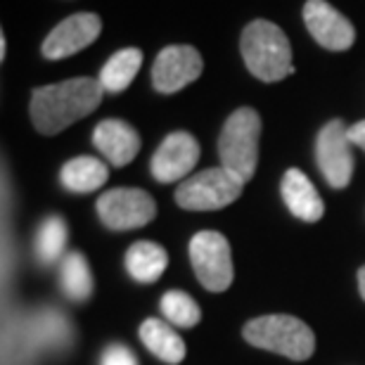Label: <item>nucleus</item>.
Instances as JSON below:
<instances>
[{
	"label": "nucleus",
	"instance_id": "12",
	"mask_svg": "<svg viewBox=\"0 0 365 365\" xmlns=\"http://www.w3.org/2000/svg\"><path fill=\"white\" fill-rule=\"evenodd\" d=\"M200 143L195 140L192 133H187V130L169 133L152 157V176L159 182L185 180V176H190V171L200 162Z\"/></svg>",
	"mask_w": 365,
	"mask_h": 365
},
{
	"label": "nucleus",
	"instance_id": "13",
	"mask_svg": "<svg viewBox=\"0 0 365 365\" xmlns=\"http://www.w3.org/2000/svg\"><path fill=\"white\" fill-rule=\"evenodd\" d=\"M93 145L112 166H126L140 152V135L121 119H105L93 130Z\"/></svg>",
	"mask_w": 365,
	"mask_h": 365
},
{
	"label": "nucleus",
	"instance_id": "4",
	"mask_svg": "<svg viewBox=\"0 0 365 365\" xmlns=\"http://www.w3.org/2000/svg\"><path fill=\"white\" fill-rule=\"evenodd\" d=\"M245 339L252 346L280 354L292 361H306L316 351V334L304 320L284 313L254 318L245 325Z\"/></svg>",
	"mask_w": 365,
	"mask_h": 365
},
{
	"label": "nucleus",
	"instance_id": "8",
	"mask_svg": "<svg viewBox=\"0 0 365 365\" xmlns=\"http://www.w3.org/2000/svg\"><path fill=\"white\" fill-rule=\"evenodd\" d=\"M349 126L341 119L327 121L316 140V162L327 185L334 190H344L354 178V152Z\"/></svg>",
	"mask_w": 365,
	"mask_h": 365
},
{
	"label": "nucleus",
	"instance_id": "17",
	"mask_svg": "<svg viewBox=\"0 0 365 365\" xmlns=\"http://www.w3.org/2000/svg\"><path fill=\"white\" fill-rule=\"evenodd\" d=\"M109 178V169L105 162H100L98 157H74L62 166L60 180L69 192L76 195H88L100 190Z\"/></svg>",
	"mask_w": 365,
	"mask_h": 365
},
{
	"label": "nucleus",
	"instance_id": "20",
	"mask_svg": "<svg viewBox=\"0 0 365 365\" xmlns=\"http://www.w3.org/2000/svg\"><path fill=\"white\" fill-rule=\"evenodd\" d=\"M69 240V228L62 216H48L41 223L38 235H36V254L43 264H55L64 254Z\"/></svg>",
	"mask_w": 365,
	"mask_h": 365
},
{
	"label": "nucleus",
	"instance_id": "19",
	"mask_svg": "<svg viewBox=\"0 0 365 365\" xmlns=\"http://www.w3.org/2000/svg\"><path fill=\"white\" fill-rule=\"evenodd\" d=\"M62 289L71 302H88L93 294V273L81 252H71L62 261Z\"/></svg>",
	"mask_w": 365,
	"mask_h": 365
},
{
	"label": "nucleus",
	"instance_id": "15",
	"mask_svg": "<svg viewBox=\"0 0 365 365\" xmlns=\"http://www.w3.org/2000/svg\"><path fill=\"white\" fill-rule=\"evenodd\" d=\"M166 266H169V254L164 247L150 240H140V242L130 245L126 252V271L133 280L143 284L157 282L164 275Z\"/></svg>",
	"mask_w": 365,
	"mask_h": 365
},
{
	"label": "nucleus",
	"instance_id": "2",
	"mask_svg": "<svg viewBox=\"0 0 365 365\" xmlns=\"http://www.w3.org/2000/svg\"><path fill=\"white\" fill-rule=\"evenodd\" d=\"M242 60L252 76L264 83H277L294 74L289 38L277 24L268 19H254L245 26L240 38Z\"/></svg>",
	"mask_w": 365,
	"mask_h": 365
},
{
	"label": "nucleus",
	"instance_id": "22",
	"mask_svg": "<svg viewBox=\"0 0 365 365\" xmlns=\"http://www.w3.org/2000/svg\"><path fill=\"white\" fill-rule=\"evenodd\" d=\"M102 365H138L133 351L123 344L107 346V351L102 354Z\"/></svg>",
	"mask_w": 365,
	"mask_h": 365
},
{
	"label": "nucleus",
	"instance_id": "11",
	"mask_svg": "<svg viewBox=\"0 0 365 365\" xmlns=\"http://www.w3.org/2000/svg\"><path fill=\"white\" fill-rule=\"evenodd\" d=\"M304 24L318 46L325 50H349L356 43V29L344 14L327 3V0H306Z\"/></svg>",
	"mask_w": 365,
	"mask_h": 365
},
{
	"label": "nucleus",
	"instance_id": "1",
	"mask_svg": "<svg viewBox=\"0 0 365 365\" xmlns=\"http://www.w3.org/2000/svg\"><path fill=\"white\" fill-rule=\"evenodd\" d=\"M105 88L93 76L41 86L31 93V121L38 133L57 135L100 107Z\"/></svg>",
	"mask_w": 365,
	"mask_h": 365
},
{
	"label": "nucleus",
	"instance_id": "14",
	"mask_svg": "<svg viewBox=\"0 0 365 365\" xmlns=\"http://www.w3.org/2000/svg\"><path fill=\"white\" fill-rule=\"evenodd\" d=\"M280 192H282L284 204H287V209L292 211V216H297L299 221L316 223L323 218L325 202L304 171H299V169L284 171L282 182H280Z\"/></svg>",
	"mask_w": 365,
	"mask_h": 365
},
{
	"label": "nucleus",
	"instance_id": "23",
	"mask_svg": "<svg viewBox=\"0 0 365 365\" xmlns=\"http://www.w3.org/2000/svg\"><path fill=\"white\" fill-rule=\"evenodd\" d=\"M349 138H351L354 145H359L361 150H365V121L354 123V126L349 128Z\"/></svg>",
	"mask_w": 365,
	"mask_h": 365
},
{
	"label": "nucleus",
	"instance_id": "25",
	"mask_svg": "<svg viewBox=\"0 0 365 365\" xmlns=\"http://www.w3.org/2000/svg\"><path fill=\"white\" fill-rule=\"evenodd\" d=\"M5 55H7V38L5 34H0V60H5Z\"/></svg>",
	"mask_w": 365,
	"mask_h": 365
},
{
	"label": "nucleus",
	"instance_id": "10",
	"mask_svg": "<svg viewBox=\"0 0 365 365\" xmlns=\"http://www.w3.org/2000/svg\"><path fill=\"white\" fill-rule=\"evenodd\" d=\"M102 31V19L95 12H76L62 19L43 41L41 53L46 60H64L93 46Z\"/></svg>",
	"mask_w": 365,
	"mask_h": 365
},
{
	"label": "nucleus",
	"instance_id": "18",
	"mask_svg": "<svg viewBox=\"0 0 365 365\" xmlns=\"http://www.w3.org/2000/svg\"><path fill=\"white\" fill-rule=\"evenodd\" d=\"M143 67V50L138 48H123L119 53H114L105 62V67L100 69L98 81L102 83L105 93H123L133 83L138 71Z\"/></svg>",
	"mask_w": 365,
	"mask_h": 365
},
{
	"label": "nucleus",
	"instance_id": "16",
	"mask_svg": "<svg viewBox=\"0 0 365 365\" xmlns=\"http://www.w3.org/2000/svg\"><path fill=\"white\" fill-rule=\"evenodd\" d=\"M138 334H140L143 344L166 365H178L185 359V341H182L180 334L173 330L169 323H164V320L148 318L140 325V332Z\"/></svg>",
	"mask_w": 365,
	"mask_h": 365
},
{
	"label": "nucleus",
	"instance_id": "21",
	"mask_svg": "<svg viewBox=\"0 0 365 365\" xmlns=\"http://www.w3.org/2000/svg\"><path fill=\"white\" fill-rule=\"evenodd\" d=\"M164 318L176 327H195L202 320V311L190 294L180 289H169L159 302Z\"/></svg>",
	"mask_w": 365,
	"mask_h": 365
},
{
	"label": "nucleus",
	"instance_id": "9",
	"mask_svg": "<svg viewBox=\"0 0 365 365\" xmlns=\"http://www.w3.org/2000/svg\"><path fill=\"white\" fill-rule=\"evenodd\" d=\"M204 60L200 50L192 46H166L159 50L155 67H152V86L157 93L171 95L202 76Z\"/></svg>",
	"mask_w": 365,
	"mask_h": 365
},
{
	"label": "nucleus",
	"instance_id": "7",
	"mask_svg": "<svg viewBox=\"0 0 365 365\" xmlns=\"http://www.w3.org/2000/svg\"><path fill=\"white\" fill-rule=\"evenodd\" d=\"M98 216L105 228L121 232L148 225L157 216V202L138 187H114L100 195Z\"/></svg>",
	"mask_w": 365,
	"mask_h": 365
},
{
	"label": "nucleus",
	"instance_id": "6",
	"mask_svg": "<svg viewBox=\"0 0 365 365\" xmlns=\"http://www.w3.org/2000/svg\"><path fill=\"white\" fill-rule=\"evenodd\" d=\"M190 261L197 280L209 292H225L232 282V254L221 232L202 230L190 240Z\"/></svg>",
	"mask_w": 365,
	"mask_h": 365
},
{
	"label": "nucleus",
	"instance_id": "5",
	"mask_svg": "<svg viewBox=\"0 0 365 365\" xmlns=\"http://www.w3.org/2000/svg\"><path fill=\"white\" fill-rule=\"evenodd\" d=\"M242 190V180L232 176L223 166H216V169H204L180 180L176 190V204L187 211H216L237 202Z\"/></svg>",
	"mask_w": 365,
	"mask_h": 365
},
{
	"label": "nucleus",
	"instance_id": "24",
	"mask_svg": "<svg viewBox=\"0 0 365 365\" xmlns=\"http://www.w3.org/2000/svg\"><path fill=\"white\" fill-rule=\"evenodd\" d=\"M359 289H361V297L365 299V266L359 271Z\"/></svg>",
	"mask_w": 365,
	"mask_h": 365
},
{
	"label": "nucleus",
	"instance_id": "3",
	"mask_svg": "<svg viewBox=\"0 0 365 365\" xmlns=\"http://www.w3.org/2000/svg\"><path fill=\"white\" fill-rule=\"evenodd\" d=\"M259 138L261 116L257 109L240 107L225 119L218 135V157L221 166L242 182H250L259 166Z\"/></svg>",
	"mask_w": 365,
	"mask_h": 365
}]
</instances>
